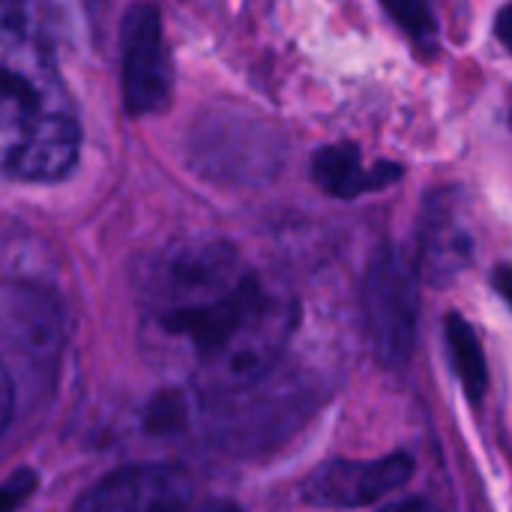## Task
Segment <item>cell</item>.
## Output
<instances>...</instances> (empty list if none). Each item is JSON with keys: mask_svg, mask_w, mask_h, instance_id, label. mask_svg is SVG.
<instances>
[{"mask_svg": "<svg viewBox=\"0 0 512 512\" xmlns=\"http://www.w3.org/2000/svg\"><path fill=\"white\" fill-rule=\"evenodd\" d=\"M81 123L42 33L0 15V177L51 183L72 171Z\"/></svg>", "mask_w": 512, "mask_h": 512, "instance_id": "cell-1", "label": "cell"}, {"mask_svg": "<svg viewBox=\"0 0 512 512\" xmlns=\"http://www.w3.org/2000/svg\"><path fill=\"white\" fill-rule=\"evenodd\" d=\"M366 333L381 363H408L420 324V270L396 246H381L363 279Z\"/></svg>", "mask_w": 512, "mask_h": 512, "instance_id": "cell-2", "label": "cell"}, {"mask_svg": "<svg viewBox=\"0 0 512 512\" xmlns=\"http://www.w3.org/2000/svg\"><path fill=\"white\" fill-rule=\"evenodd\" d=\"M249 270L240 267L237 252L228 243H186L168 249L156 267L147 273V303L153 318L177 309L201 306L225 291H231Z\"/></svg>", "mask_w": 512, "mask_h": 512, "instance_id": "cell-3", "label": "cell"}, {"mask_svg": "<svg viewBox=\"0 0 512 512\" xmlns=\"http://www.w3.org/2000/svg\"><path fill=\"white\" fill-rule=\"evenodd\" d=\"M201 147L219 174L243 183L270 180L285 159L282 132L249 108H231L213 117Z\"/></svg>", "mask_w": 512, "mask_h": 512, "instance_id": "cell-4", "label": "cell"}, {"mask_svg": "<svg viewBox=\"0 0 512 512\" xmlns=\"http://www.w3.org/2000/svg\"><path fill=\"white\" fill-rule=\"evenodd\" d=\"M195 480L180 465H129L93 483L72 512H186Z\"/></svg>", "mask_w": 512, "mask_h": 512, "instance_id": "cell-5", "label": "cell"}, {"mask_svg": "<svg viewBox=\"0 0 512 512\" xmlns=\"http://www.w3.org/2000/svg\"><path fill=\"white\" fill-rule=\"evenodd\" d=\"M123 93L132 114H153L171 96V63L153 6H135L123 30Z\"/></svg>", "mask_w": 512, "mask_h": 512, "instance_id": "cell-6", "label": "cell"}, {"mask_svg": "<svg viewBox=\"0 0 512 512\" xmlns=\"http://www.w3.org/2000/svg\"><path fill=\"white\" fill-rule=\"evenodd\" d=\"M414 474V462L405 453H393L372 462H327L309 474L303 495L315 507L357 510L381 501L393 489L405 486Z\"/></svg>", "mask_w": 512, "mask_h": 512, "instance_id": "cell-7", "label": "cell"}, {"mask_svg": "<svg viewBox=\"0 0 512 512\" xmlns=\"http://www.w3.org/2000/svg\"><path fill=\"white\" fill-rule=\"evenodd\" d=\"M471 255L474 243L462 219L456 192H432L423 204L417 225V270L432 282H447L471 264Z\"/></svg>", "mask_w": 512, "mask_h": 512, "instance_id": "cell-8", "label": "cell"}, {"mask_svg": "<svg viewBox=\"0 0 512 512\" xmlns=\"http://www.w3.org/2000/svg\"><path fill=\"white\" fill-rule=\"evenodd\" d=\"M402 177L399 162H378L372 168L363 165L357 144H330L312 156V180L333 198H357L363 192L384 189Z\"/></svg>", "mask_w": 512, "mask_h": 512, "instance_id": "cell-9", "label": "cell"}, {"mask_svg": "<svg viewBox=\"0 0 512 512\" xmlns=\"http://www.w3.org/2000/svg\"><path fill=\"white\" fill-rule=\"evenodd\" d=\"M60 321L63 318L51 300H45L42 294L21 291L9 300V309L0 312V339L12 354L45 360L57 351L63 330Z\"/></svg>", "mask_w": 512, "mask_h": 512, "instance_id": "cell-10", "label": "cell"}, {"mask_svg": "<svg viewBox=\"0 0 512 512\" xmlns=\"http://www.w3.org/2000/svg\"><path fill=\"white\" fill-rule=\"evenodd\" d=\"M447 348L456 369V378L471 402H480L489 390V363L474 327L462 315L447 318Z\"/></svg>", "mask_w": 512, "mask_h": 512, "instance_id": "cell-11", "label": "cell"}, {"mask_svg": "<svg viewBox=\"0 0 512 512\" xmlns=\"http://www.w3.org/2000/svg\"><path fill=\"white\" fill-rule=\"evenodd\" d=\"M381 6L393 15V21L420 45H435L438 39V21L429 0H381Z\"/></svg>", "mask_w": 512, "mask_h": 512, "instance_id": "cell-12", "label": "cell"}, {"mask_svg": "<svg viewBox=\"0 0 512 512\" xmlns=\"http://www.w3.org/2000/svg\"><path fill=\"white\" fill-rule=\"evenodd\" d=\"M186 420H189V408H186V399L177 393H165L147 408V426L153 432H162V435L183 429Z\"/></svg>", "mask_w": 512, "mask_h": 512, "instance_id": "cell-13", "label": "cell"}, {"mask_svg": "<svg viewBox=\"0 0 512 512\" xmlns=\"http://www.w3.org/2000/svg\"><path fill=\"white\" fill-rule=\"evenodd\" d=\"M36 474L33 471H15L0 483V512H18L21 504L33 495Z\"/></svg>", "mask_w": 512, "mask_h": 512, "instance_id": "cell-14", "label": "cell"}, {"mask_svg": "<svg viewBox=\"0 0 512 512\" xmlns=\"http://www.w3.org/2000/svg\"><path fill=\"white\" fill-rule=\"evenodd\" d=\"M12 411H15V384H12L9 369L0 363V435L12 420Z\"/></svg>", "mask_w": 512, "mask_h": 512, "instance_id": "cell-15", "label": "cell"}, {"mask_svg": "<svg viewBox=\"0 0 512 512\" xmlns=\"http://www.w3.org/2000/svg\"><path fill=\"white\" fill-rule=\"evenodd\" d=\"M495 33H498V39L507 45V51L512 54V3L498 12V18H495Z\"/></svg>", "mask_w": 512, "mask_h": 512, "instance_id": "cell-16", "label": "cell"}, {"mask_svg": "<svg viewBox=\"0 0 512 512\" xmlns=\"http://www.w3.org/2000/svg\"><path fill=\"white\" fill-rule=\"evenodd\" d=\"M492 285H495V291L507 300V306L512 309V267H498L495 276H492Z\"/></svg>", "mask_w": 512, "mask_h": 512, "instance_id": "cell-17", "label": "cell"}, {"mask_svg": "<svg viewBox=\"0 0 512 512\" xmlns=\"http://www.w3.org/2000/svg\"><path fill=\"white\" fill-rule=\"evenodd\" d=\"M384 512H441L438 507H432L429 501H402V504H393Z\"/></svg>", "mask_w": 512, "mask_h": 512, "instance_id": "cell-18", "label": "cell"}, {"mask_svg": "<svg viewBox=\"0 0 512 512\" xmlns=\"http://www.w3.org/2000/svg\"><path fill=\"white\" fill-rule=\"evenodd\" d=\"M198 512H237L234 504H207V507H201Z\"/></svg>", "mask_w": 512, "mask_h": 512, "instance_id": "cell-19", "label": "cell"}]
</instances>
